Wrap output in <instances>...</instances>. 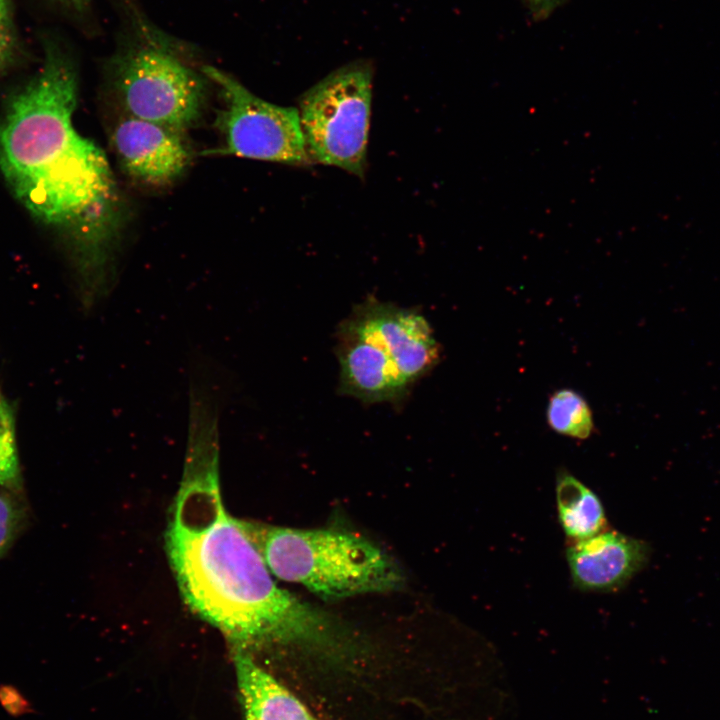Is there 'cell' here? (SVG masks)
Wrapping results in <instances>:
<instances>
[{"mask_svg":"<svg viewBox=\"0 0 720 720\" xmlns=\"http://www.w3.org/2000/svg\"><path fill=\"white\" fill-rule=\"evenodd\" d=\"M219 395L189 392L184 470L166 548L186 604L233 649L283 646L328 661L354 656L358 641L332 615L279 587L257 548L222 502Z\"/></svg>","mask_w":720,"mask_h":720,"instance_id":"6da1fadb","label":"cell"},{"mask_svg":"<svg viewBox=\"0 0 720 720\" xmlns=\"http://www.w3.org/2000/svg\"><path fill=\"white\" fill-rule=\"evenodd\" d=\"M77 96L71 58L48 45L0 118V170L22 205L65 240L89 312L117 281L123 205L105 153L74 125Z\"/></svg>","mask_w":720,"mask_h":720,"instance_id":"7a4b0ae2","label":"cell"},{"mask_svg":"<svg viewBox=\"0 0 720 720\" xmlns=\"http://www.w3.org/2000/svg\"><path fill=\"white\" fill-rule=\"evenodd\" d=\"M271 574L324 599L399 590L398 564L367 538L336 528L300 529L240 520Z\"/></svg>","mask_w":720,"mask_h":720,"instance_id":"3957f363","label":"cell"},{"mask_svg":"<svg viewBox=\"0 0 720 720\" xmlns=\"http://www.w3.org/2000/svg\"><path fill=\"white\" fill-rule=\"evenodd\" d=\"M127 32L108 63L124 114L184 133L201 116L209 79L175 41L142 19Z\"/></svg>","mask_w":720,"mask_h":720,"instance_id":"277c9868","label":"cell"},{"mask_svg":"<svg viewBox=\"0 0 720 720\" xmlns=\"http://www.w3.org/2000/svg\"><path fill=\"white\" fill-rule=\"evenodd\" d=\"M373 77V63L358 59L332 71L299 97L297 109L313 164L364 177Z\"/></svg>","mask_w":720,"mask_h":720,"instance_id":"5b68a950","label":"cell"},{"mask_svg":"<svg viewBox=\"0 0 720 720\" xmlns=\"http://www.w3.org/2000/svg\"><path fill=\"white\" fill-rule=\"evenodd\" d=\"M222 99L216 127L225 155L306 167L307 152L297 107L279 106L253 94L236 78L211 65L201 66Z\"/></svg>","mask_w":720,"mask_h":720,"instance_id":"8992f818","label":"cell"},{"mask_svg":"<svg viewBox=\"0 0 720 720\" xmlns=\"http://www.w3.org/2000/svg\"><path fill=\"white\" fill-rule=\"evenodd\" d=\"M344 321L378 345L413 386L439 362L440 344L416 309L369 297L356 305Z\"/></svg>","mask_w":720,"mask_h":720,"instance_id":"52a82bcc","label":"cell"},{"mask_svg":"<svg viewBox=\"0 0 720 720\" xmlns=\"http://www.w3.org/2000/svg\"><path fill=\"white\" fill-rule=\"evenodd\" d=\"M184 133L123 114L114 124L111 144L122 170L138 183L162 187L188 168L191 151Z\"/></svg>","mask_w":720,"mask_h":720,"instance_id":"ba28073f","label":"cell"},{"mask_svg":"<svg viewBox=\"0 0 720 720\" xmlns=\"http://www.w3.org/2000/svg\"><path fill=\"white\" fill-rule=\"evenodd\" d=\"M340 366L338 391L362 402L399 406L412 386L374 342L342 321L336 331Z\"/></svg>","mask_w":720,"mask_h":720,"instance_id":"9c48e42d","label":"cell"},{"mask_svg":"<svg viewBox=\"0 0 720 720\" xmlns=\"http://www.w3.org/2000/svg\"><path fill=\"white\" fill-rule=\"evenodd\" d=\"M648 546L642 540L604 530L572 542L566 551L571 579L586 592L609 593L624 587L644 566Z\"/></svg>","mask_w":720,"mask_h":720,"instance_id":"30bf717a","label":"cell"},{"mask_svg":"<svg viewBox=\"0 0 720 720\" xmlns=\"http://www.w3.org/2000/svg\"><path fill=\"white\" fill-rule=\"evenodd\" d=\"M243 720H320L248 651L233 649Z\"/></svg>","mask_w":720,"mask_h":720,"instance_id":"8fae6325","label":"cell"},{"mask_svg":"<svg viewBox=\"0 0 720 720\" xmlns=\"http://www.w3.org/2000/svg\"><path fill=\"white\" fill-rule=\"evenodd\" d=\"M556 504L560 525L571 542L606 530L607 519L597 494L567 471L556 479Z\"/></svg>","mask_w":720,"mask_h":720,"instance_id":"7c38bea8","label":"cell"},{"mask_svg":"<svg viewBox=\"0 0 720 720\" xmlns=\"http://www.w3.org/2000/svg\"><path fill=\"white\" fill-rule=\"evenodd\" d=\"M546 418L553 431L574 439H587L594 429L593 413L588 402L572 389H560L552 394Z\"/></svg>","mask_w":720,"mask_h":720,"instance_id":"4fadbf2b","label":"cell"},{"mask_svg":"<svg viewBox=\"0 0 720 720\" xmlns=\"http://www.w3.org/2000/svg\"><path fill=\"white\" fill-rule=\"evenodd\" d=\"M19 477L14 418L9 406L0 398V486L15 488Z\"/></svg>","mask_w":720,"mask_h":720,"instance_id":"5bb4252c","label":"cell"},{"mask_svg":"<svg viewBox=\"0 0 720 720\" xmlns=\"http://www.w3.org/2000/svg\"><path fill=\"white\" fill-rule=\"evenodd\" d=\"M25 520L24 504L7 489L0 490V557L13 544Z\"/></svg>","mask_w":720,"mask_h":720,"instance_id":"9a60e30c","label":"cell"},{"mask_svg":"<svg viewBox=\"0 0 720 720\" xmlns=\"http://www.w3.org/2000/svg\"><path fill=\"white\" fill-rule=\"evenodd\" d=\"M15 43L10 0H0V71L8 63Z\"/></svg>","mask_w":720,"mask_h":720,"instance_id":"2e32d148","label":"cell"},{"mask_svg":"<svg viewBox=\"0 0 720 720\" xmlns=\"http://www.w3.org/2000/svg\"><path fill=\"white\" fill-rule=\"evenodd\" d=\"M567 0H524L536 20L546 19Z\"/></svg>","mask_w":720,"mask_h":720,"instance_id":"e0dca14e","label":"cell"},{"mask_svg":"<svg viewBox=\"0 0 720 720\" xmlns=\"http://www.w3.org/2000/svg\"><path fill=\"white\" fill-rule=\"evenodd\" d=\"M65 4L74 8L77 11H83L88 8L91 0H61Z\"/></svg>","mask_w":720,"mask_h":720,"instance_id":"ac0fdd59","label":"cell"}]
</instances>
